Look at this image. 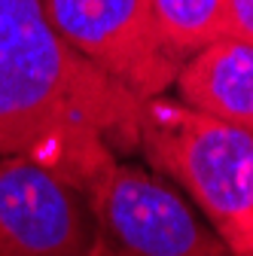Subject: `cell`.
Returning <instances> with one entry per match:
<instances>
[{
	"label": "cell",
	"instance_id": "obj_1",
	"mask_svg": "<svg viewBox=\"0 0 253 256\" xmlns=\"http://www.w3.org/2000/svg\"><path fill=\"white\" fill-rule=\"evenodd\" d=\"M140 101L68 46L40 0H0V158L28 156L80 192L138 150Z\"/></svg>",
	"mask_w": 253,
	"mask_h": 256
},
{
	"label": "cell",
	"instance_id": "obj_2",
	"mask_svg": "<svg viewBox=\"0 0 253 256\" xmlns=\"http://www.w3.org/2000/svg\"><path fill=\"white\" fill-rule=\"evenodd\" d=\"M138 150L198 202L235 256H253V132L156 94L140 101Z\"/></svg>",
	"mask_w": 253,
	"mask_h": 256
},
{
	"label": "cell",
	"instance_id": "obj_3",
	"mask_svg": "<svg viewBox=\"0 0 253 256\" xmlns=\"http://www.w3.org/2000/svg\"><path fill=\"white\" fill-rule=\"evenodd\" d=\"M80 196L94 220V256H235L177 192L119 158Z\"/></svg>",
	"mask_w": 253,
	"mask_h": 256
},
{
	"label": "cell",
	"instance_id": "obj_4",
	"mask_svg": "<svg viewBox=\"0 0 253 256\" xmlns=\"http://www.w3.org/2000/svg\"><path fill=\"white\" fill-rule=\"evenodd\" d=\"M49 24L101 74L138 98L174 86L180 58L165 43L152 0H40Z\"/></svg>",
	"mask_w": 253,
	"mask_h": 256
},
{
	"label": "cell",
	"instance_id": "obj_5",
	"mask_svg": "<svg viewBox=\"0 0 253 256\" xmlns=\"http://www.w3.org/2000/svg\"><path fill=\"white\" fill-rule=\"evenodd\" d=\"M0 256H94L86 198L28 156L0 158Z\"/></svg>",
	"mask_w": 253,
	"mask_h": 256
},
{
	"label": "cell",
	"instance_id": "obj_6",
	"mask_svg": "<svg viewBox=\"0 0 253 256\" xmlns=\"http://www.w3.org/2000/svg\"><path fill=\"white\" fill-rule=\"evenodd\" d=\"M186 107L253 132V43L220 37L192 52L174 76Z\"/></svg>",
	"mask_w": 253,
	"mask_h": 256
},
{
	"label": "cell",
	"instance_id": "obj_7",
	"mask_svg": "<svg viewBox=\"0 0 253 256\" xmlns=\"http://www.w3.org/2000/svg\"><path fill=\"white\" fill-rule=\"evenodd\" d=\"M152 12L165 43L180 61L223 37L226 0H152Z\"/></svg>",
	"mask_w": 253,
	"mask_h": 256
},
{
	"label": "cell",
	"instance_id": "obj_8",
	"mask_svg": "<svg viewBox=\"0 0 253 256\" xmlns=\"http://www.w3.org/2000/svg\"><path fill=\"white\" fill-rule=\"evenodd\" d=\"M223 37L253 43V0H226Z\"/></svg>",
	"mask_w": 253,
	"mask_h": 256
}]
</instances>
